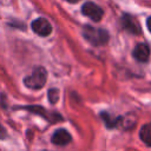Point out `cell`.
I'll list each match as a JSON object with an SVG mask.
<instances>
[{"label":"cell","mask_w":151,"mask_h":151,"mask_svg":"<svg viewBox=\"0 0 151 151\" xmlns=\"http://www.w3.org/2000/svg\"><path fill=\"white\" fill-rule=\"evenodd\" d=\"M122 24L124 26V28L132 33V34H139L140 33V27H139V24L138 21L130 14H124L123 18H122Z\"/></svg>","instance_id":"cell-7"},{"label":"cell","mask_w":151,"mask_h":151,"mask_svg":"<svg viewBox=\"0 0 151 151\" xmlns=\"http://www.w3.org/2000/svg\"><path fill=\"white\" fill-rule=\"evenodd\" d=\"M21 109L24 110H27L32 113H35V114H39L41 116L42 118H45L46 120L51 122V123H55V122H59L63 119V117L60 114H58L57 112H50L47 111L45 107H41V106H38V105H33V106H22Z\"/></svg>","instance_id":"cell-4"},{"label":"cell","mask_w":151,"mask_h":151,"mask_svg":"<svg viewBox=\"0 0 151 151\" xmlns=\"http://www.w3.org/2000/svg\"><path fill=\"white\" fill-rule=\"evenodd\" d=\"M6 130L2 127V125L0 124V139H4V138H6Z\"/></svg>","instance_id":"cell-12"},{"label":"cell","mask_w":151,"mask_h":151,"mask_svg":"<svg viewBox=\"0 0 151 151\" xmlns=\"http://www.w3.org/2000/svg\"><path fill=\"white\" fill-rule=\"evenodd\" d=\"M46 80H47L46 68L42 66H38L33 70V72L29 76H27L24 79V84L26 87L31 90H39L44 87V85L46 84Z\"/></svg>","instance_id":"cell-2"},{"label":"cell","mask_w":151,"mask_h":151,"mask_svg":"<svg viewBox=\"0 0 151 151\" xmlns=\"http://www.w3.org/2000/svg\"><path fill=\"white\" fill-rule=\"evenodd\" d=\"M100 116H101L103 120L105 122V124H106V126H107L109 129H113V127L120 125V117H118V118H112L107 112H101Z\"/></svg>","instance_id":"cell-10"},{"label":"cell","mask_w":151,"mask_h":151,"mask_svg":"<svg viewBox=\"0 0 151 151\" xmlns=\"http://www.w3.org/2000/svg\"><path fill=\"white\" fill-rule=\"evenodd\" d=\"M44 151H47V150H44Z\"/></svg>","instance_id":"cell-15"},{"label":"cell","mask_w":151,"mask_h":151,"mask_svg":"<svg viewBox=\"0 0 151 151\" xmlns=\"http://www.w3.org/2000/svg\"><path fill=\"white\" fill-rule=\"evenodd\" d=\"M59 90L58 88H50L48 92H47V97H48V101L51 104H55L58 100H59Z\"/></svg>","instance_id":"cell-11"},{"label":"cell","mask_w":151,"mask_h":151,"mask_svg":"<svg viewBox=\"0 0 151 151\" xmlns=\"http://www.w3.org/2000/svg\"><path fill=\"white\" fill-rule=\"evenodd\" d=\"M65 1H67V2H72V4H76V2H78V0H65Z\"/></svg>","instance_id":"cell-14"},{"label":"cell","mask_w":151,"mask_h":151,"mask_svg":"<svg viewBox=\"0 0 151 151\" xmlns=\"http://www.w3.org/2000/svg\"><path fill=\"white\" fill-rule=\"evenodd\" d=\"M32 31L40 37H48L52 33V25L45 18H37L31 24Z\"/></svg>","instance_id":"cell-5"},{"label":"cell","mask_w":151,"mask_h":151,"mask_svg":"<svg viewBox=\"0 0 151 151\" xmlns=\"http://www.w3.org/2000/svg\"><path fill=\"white\" fill-rule=\"evenodd\" d=\"M139 137L142 142L151 147V124H144L139 130Z\"/></svg>","instance_id":"cell-9"},{"label":"cell","mask_w":151,"mask_h":151,"mask_svg":"<svg viewBox=\"0 0 151 151\" xmlns=\"http://www.w3.org/2000/svg\"><path fill=\"white\" fill-rule=\"evenodd\" d=\"M81 35L87 42H90L93 46H103L107 44L110 39L109 32L106 29L93 27L91 25H84L81 29Z\"/></svg>","instance_id":"cell-1"},{"label":"cell","mask_w":151,"mask_h":151,"mask_svg":"<svg viewBox=\"0 0 151 151\" xmlns=\"http://www.w3.org/2000/svg\"><path fill=\"white\" fill-rule=\"evenodd\" d=\"M146 26H147L149 32L151 33V17H149V18H147V20H146Z\"/></svg>","instance_id":"cell-13"},{"label":"cell","mask_w":151,"mask_h":151,"mask_svg":"<svg viewBox=\"0 0 151 151\" xmlns=\"http://www.w3.org/2000/svg\"><path fill=\"white\" fill-rule=\"evenodd\" d=\"M72 137L70 132L65 129H58L52 134V143L55 145H66L71 142Z\"/></svg>","instance_id":"cell-8"},{"label":"cell","mask_w":151,"mask_h":151,"mask_svg":"<svg viewBox=\"0 0 151 151\" xmlns=\"http://www.w3.org/2000/svg\"><path fill=\"white\" fill-rule=\"evenodd\" d=\"M81 13L85 17L90 18L91 20H93L96 22L97 21H100L101 18H103V15H104V11L101 9V7H99L97 4L91 2V1L85 2L81 6Z\"/></svg>","instance_id":"cell-3"},{"label":"cell","mask_w":151,"mask_h":151,"mask_svg":"<svg viewBox=\"0 0 151 151\" xmlns=\"http://www.w3.org/2000/svg\"><path fill=\"white\" fill-rule=\"evenodd\" d=\"M132 55H133V58L136 60H138L140 63H145L150 58V47L145 42H139L133 48Z\"/></svg>","instance_id":"cell-6"}]
</instances>
